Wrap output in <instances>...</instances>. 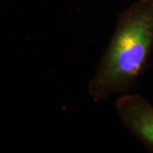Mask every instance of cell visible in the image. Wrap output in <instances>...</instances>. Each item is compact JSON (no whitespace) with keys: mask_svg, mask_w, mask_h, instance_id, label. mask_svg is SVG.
Masks as SVG:
<instances>
[{"mask_svg":"<svg viewBox=\"0 0 153 153\" xmlns=\"http://www.w3.org/2000/svg\"><path fill=\"white\" fill-rule=\"evenodd\" d=\"M153 52V0H138L118 16L88 93L96 100L127 93L149 67Z\"/></svg>","mask_w":153,"mask_h":153,"instance_id":"obj_1","label":"cell"},{"mask_svg":"<svg viewBox=\"0 0 153 153\" xmlns=\"http://www.w3.org/2000/svg\"><path fill=\"white\" fill-rule=\"evenodd\" d=\"M115 106L122 123L145 148L153 152V105L138 94H123Z\"/></svg>","mask_w":153,"mask_h":153,"instance_id":"obj_2","label":"cell"}]
</instances>
